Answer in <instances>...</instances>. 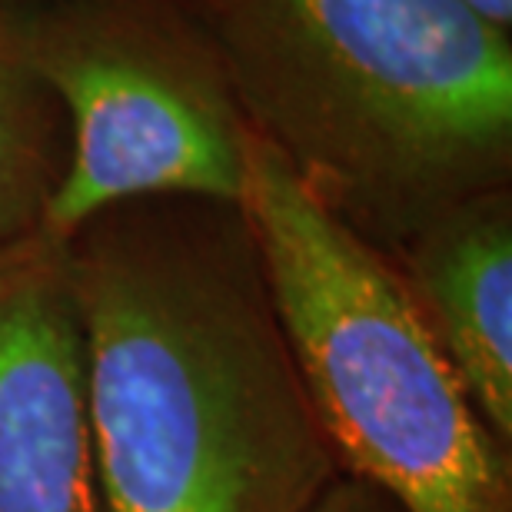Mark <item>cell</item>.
<instances>
[{
    "mask_svg": "<svg viewBox=\"0 0 512 512\" xmlns=\"http://www.w3.org/2000/svg\"><path fill=\"white\" fill-rule=\"evenodd\" d=\"M240 210L343 476L403 512H512V449L416 313L389 256L250 130Z\"/></svg>",
    "mask_w": 512,
    "mask_h": 512,
    "instance_id": "cell-3",
    "label": "cell"
},
{
    "mask_svg": "<svg viewBox=\"0 0 512 512\" xmlns=\"http://www.w3.org/2000/svg\"><path fill=\"white\" fill-rule=\"evenodd\" d=\"M67 260L110 512H310L340 466L237 203H120Z\"/></svg>",
    "mask_w": 512,
    "mask_h": 512,
    "instance_id": "cell-1",
    "label": "cell"
},
{
    "mask_svg": "<svg viewBox=\"0 0 512 512\" xmlns=\"http://www.w3.org/2000/svg\"><path fill=\"white\" fill-rule=\"evenodd\" d=\"M389 263L489 429L512 449L509 187L446 210Z\"/></svg>",
    "mask_w": 512,
    "mask_h": 512,
    "instance_id": "cell-6",
    "label": "cell"
},
{
    "mask_svg": "<svg viewBox=\"0 0 512 512\" xmlns=\"http://www.w3.org/2000/svg\"><path fill=\"white\" fill-rule=\"evenodd\" d=\"M67 157L64 110L30 64L24 30L0 14V253L40 233Z\"/></svg>",
    "mask_w": 512,
    "mask_h": 512,
    "instance_id": "cell-7",
    "label": "cell"
},
{
    "mask_svg": "<svg viewBox=\"0 0 512 512\" xmlns=\"http://www.w3.org/2000/svg\"><path fill=\"white\" fill-rule=\"evenodd\" d=\"M310 512H403V509L383 489L340 473L326 486V493L310 506Z\"/></svg>",
    "mask_w": 512,
    "mask_h": 512,
    "instance_id": "cell-8",
    "label": "cell"
},
{
    "mask_svg": "<svg viewBox=\"0 0 512 512\" xmlns=\"http://www.w3.org/2000/svg\"><path fill=\"white\" fill-rule=\"evenodd\" d=\"M24 37L70 133L44 237L67 243L90 217L130 200L240 207L250 127L203 40L140 0H80Z\"/></svg>",
    "mask_w": 512,
    "mask_h": 512,
    "instance_id": "cell-4",
    "label": "cell"
},
{
    "mask_svg": "<svg viewBox=\"0 0 512 512\" xmlns=\"http://www.w3.org/2000/svg\"><path fill=\"white\" fill-rule=\"evenodd\" d=\"M466 7H473L479 17H486L489 24H496L499 30L512 27V0H463Z\"/></svg>",
    "mask_w": 512,
    "mask_h": 512,
    "instance_id": "cell-9",
    "label": "cell"
},
{
    "mask_svg": "<svg viewBox=\"0 0 512 512\" xmlns=\"http://www.w3.org/2000/svg\"><path fill=\"white\" fill-rule=\"evenodd\" d=\"M0 512H110L67 243L0 253Z\"/></svg>",
    "mask_w": 512,
    "mask_h": 512,
    "instance_id": "cell-5",
    "label": "cell"
},
{
    "mask_svg": "<svg viewBox=\"0 0 512 512\" xmlns=\"http://www.w3.org/2000/svg\"><path fill=\"white\" fill-rule=\"evenodd\" d=\"M247 127L389 260L509 187V30L463 0H187Z\"/></svg>",
    "mask_w": 512,
    "mask_h": 512,
    "instance_id": "cell-2",
    "label": "cell"
}]
</instances>
